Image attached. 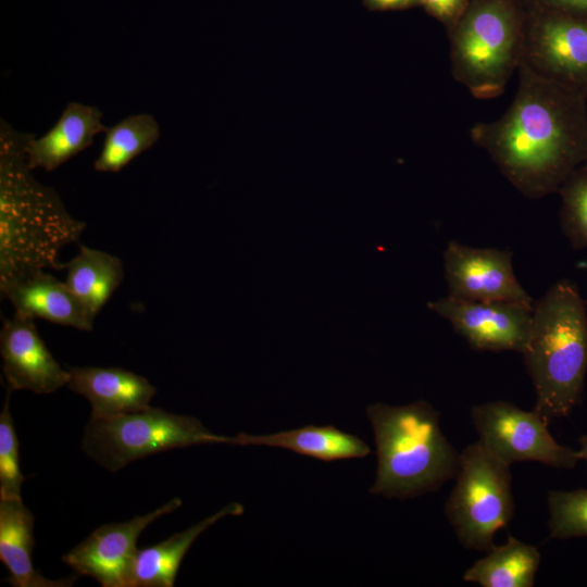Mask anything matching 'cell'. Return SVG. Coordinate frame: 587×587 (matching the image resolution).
<instances>
[{
    "label": "cell",
    "instance_id": "cell-1",
    "mask_svg": "<svg viewBox=\"0 0 587 587\" xmlns=\"http://www.w3.org/2000/svg\"><path fill=\"white\" fill-rule=\"evenodd\" d=\"M505 113L475 124L470 136L524 197L558 192L587 161V92L548 79L525 64Z\"/></svg>",
    "mask_w": 587,
    "mask_h": 587
},
{
    "label": "cell",
    "instance_id": "cell-2",
    "mask_svg": "<svg viewBox=\"0 0 587 587\" xmlns=\"http://www.w3.org/2000/svg\"><path fill=\"white\" fill-rule=\"evenodd\" d=\"M29 138L1 127L0 287L34 271L63 268L62 249L78 241L86 228L52 188L32 175Z\"/></svg>",
    "mask_w": 587,
    "mask_h": 587
},
{
    "label": "cell",
    "instance_id": "cell-3",
    "mask_svg": "<svg viewBox=\"0 0 587 587\" xmlns=\"http://www.w3.org/2000/svg\"><path fill=\"white\" fill-rule=\"evenodd\" d=\"M522 354L534 410L548 423L569 416L582 403L587 374V307L575 282L561 278L534 302Z\"/></svg>",
    "mask_w": 587,
    "mask_h": 587
},
{
    "label": "cell",
    "instance_id": "cell-4",
    "mask_svg": "<svg viewBox=\"0 0 587 587\" xmlns=\"http://www.w3.org/2000/svg\"><path fill=\"white\" fill-rule=\"evenodd\" d=\"M377 455L372 495L410 499L438 490L455 478L460 452L444 435L440 413L426 400L366 408Z\"/></svg>",
    "mask_w": 587,
    "mask_h": 587
},
{
    "label": "cell",
    "instance_id": "cell-5",
    "mask_svg": "<svg viewBox=\"0 0 587 587\" xmlns=\"http://www.w3.org/2000/svg\"><path fill=\"white\" fill-rule=\"evenodd\" d=\"M525 14L521 0H472L448 30L451 75L473 97H499L517 72Z\"/></svg>",
    "mask_w": 587,
    "mask_h": 587
},
{
    "label": "cell",
    "instance_id": "cell-6",
    "mask_svg": "<svg viewBox=\"0 0 587 587\" xmlns=\"http://www.w3.org/2000/svg\"><path fill=\"white\" fill-rule=\"evenodd\" d=\"M234 437L211 433L198 419L149 407L146 410L90 419L83 450L100 466L116 472L133 461L196 445L228 444Z\"/></svg>",
    "mask_w": 587,
    "mask_h": 587
},
{
    "label": "cell",
    "instance_id": "cell-7",
    "mask_svg": "<svg viewBox=\"0 0 587 587\" xmlns=\"http://www.w3.org/2000/svg\"><path fill=\"white\" fill-rule=\"evenodd\" d=\"M454 479L445 504L449 524L465 549L487 552L514 515L511 465L477 440L460 452Z\"/></svg>",
    "mask_w": 587,
    "mask_h": 587
},
{
    "label": "cell",
    "instance_id": "cell-8",
    "mask_svg": "<svg viewBox=\"0 0 587 587\" xmlns=\"http://www.w3.org/2000/svg\"><path fill=\"white\" fill-rule=\"evenodd\" d=\"M478 440L503 462H539L554 469H574L577 451L560 445L549 423L535 410L525 411L504 400H492L471 409Z\"/></svg>",
    "mask_w": 587,
    "mask_h": 587
},
{
    "label": "cell",
    "instance_id": "cell-9",
    "mask_svg": "<svg viewBox=\"0 0 587 587\" xmlns=\"http://www.w3.org/2000/svg\"><path fill=\"white\" fill-rule=\"evenodd\" d=\"M521 63L535 73L587 92V20L525 9Z\"/></svg>",
    "mask_w": 587,
    "mask_h": 587
},
{
    "label": "cell",
    "instance_id": "cell-10",
    "mask_svg": "<svg viewBox=\"0 0 587 587\" xmlns=\"http://www.w3.org/2000/svg\"><path fill=\"white\" fill-rule=\"evenodd\" d=\"M476 351H515L522 354L532 325L534 304L471 301L451 297L427 303Z\"/></svg>",
    "mask_w": 587,
    "mask_h": 587
},
{
    "label": "cell",
    "instance_id": "cell-11",
    "mask_svg": "<svg viewBox=\"0 0 587 587\" xmlns=\"http://www.w3.org/2000/svg\"><path fill=\"white\" fill-rule=\"evenodd\" d=\"M182 505L175 497L129 521L104 524L62 557L77 574L93 577L102 587H129L139 535L155 520Z\"/></svg>",
    "mask_w": 587,
    "mask_h": 587
},
{
    "label": "cell",
    "instance_id": "cell-12",
    "mask_svg": "<svg viewBox=\"0 0 587 587\" xmlns=\"http://www.w3.org/2000/svg\"><path fill=\"white\" fill-rule=\"evenodd\" d=\"M444 273L451 297L534 304L514 274L510 250L476 248L450 240L444 251Z\"/></svg>",
    "mask_w": 587,
    "mask_h": 587
},
{
    "label": "cell",
    "instance_id": "cell-13",
    "mask_svg": "<svg viewBox=\"0 0 587 587\" xmlns=\"http://www.w3.org/2000/svg\"><path fill=\"white\" fill-rule=\"evenodd\" d=\"M2 373L12 390L52 394L67 385L65 371L39 336L35 320L14 312L0 330Z\"/></svg>",
    "mask_w": 587,
    "mask_h": 587
},
{
    "label": "cell",
    "instance_id": "cell-14",
    "mask_svg": "<svg viewBox=\"0 0 587 587\" xmlns=\"http://www.w3.org/2000/svg\"><path fill=\"white\" fill-rule=\"evenodd\" d=\"M0 292L21 315L84 332H91L93 328L96 317L65 282H61L47 270L27 273L0 287Z\"/></svg>",
    "mask_w": 587,
    "mask_h": 587
},
{
    "label": "cell",
    "instance_id": "cell-15",
    "mask_svg": "<svg viewBox=\"0 0 587 587\" xmlns=\"http://www.w3.org/2000/svg\"><path fill=\"white\" fill-rule=\"evenodd\" d=\"M68 373L66 386L89 401L90 419L146 410L157 394L147 378L121 367L72 366Z\"/></svg>",
    "mask_w": 587,
    "mask_h": 587
},
{
    "label": "cell",
    "instance_id": "cell-16",
    "mask_svg": "<svg viewBox=\"0 0 587 587\" xmlns=\"http://www.w3.org/2000/svg\"><path fill=\"white\" fill-rule=\"evenodd\" d=\"M102 112L93 105L70 102L54 126L40 138L30 137L26 145L28 166L51 172L90 147L93 138L105 133Z\"/></svg>",
    "mask_w": 587,
    "mask_h": 587
},
{
    "label": "cell",
    "instance_id": "cell-17",
    "mask_svg": "<svg viewBox=\"0 0 587 587\" xmlns=\"http://www.w3.org/2000/svg\"><path fill=\"white\" fill-rule=\"evenodd\" d=\"M34 515L21 499H0V560L9 571L7 583L14 587H67L70 576L50 579L35 570L32 561Z\"/></svg>",
    "mask_w": 587,
    "mask_h": 587
},
{
    "label": "cell",
    "instance_id": "cell-18",
    "mask_svg": "<svg viewBox=\"0 0 587 587\" xmlns=\"http://www.w3.org/2000/svg\"><path fill=\"white\" fill-rule=\"evenodd\" d=\"M233 445L283 448L323 462L359 459L372 452L361 438L333 425H307L268 435L239 433L234 436Z\"/></svg>",
    "mask_w": 587,
    "mask_h": 587
},
{
    "label": "cell",
    "instance_id": "cell-19",
    "mask_svg": "<svg viewBox=\"0 0 587 587\" xmlns=\"http://www.w3.org/2000/svg\"><path fill=\"white\" fill-rule=\"evenodd\" d=\"M243 510V505L238 502L228 503L187 529L175 533L157 545L138 550L132 567L129 587L174 586L182 560L195 540L218 520L241 515Z\"/></svg>",
    "mask_w": 587,
    "mask_h": 587
},
{
    "label": "cell",
    "instance_id": "cell-20",
    "mask_svg": "<svg viewBox=\"0 0 587 587\" xmlns=\"http://www.w3.org/2000/svg\"><path fill=\"white\" fill-rule=\"evenodd\" d=\"M65 284L96 317L124 278L122 260L109 252L79 245L67 263Z\"/></svg>",
    "mask_w": 587,
    "mask_h": 587
},
{
    "label": "cell",
    "instance_id": "cell-21",
    "mask_svg": "<svg viewBox=\"0 0 587 587\" xmlns=\"http://www.w3.org/2000/svg\"><path fill=\"white\" fill-rule=\"evenodd\" d=\"M537 547L509 535L463 573V580L482 587H533L540 565Z\"/></svg>",
    "mask_w": 587,
    "mask_h": 587
},
{
    "label": "cell",
    "instance_id": "cell-22",
    "mask_svg": "<svg viewBox=\"0 0 587 587\" xmlns=\"http://www.w3.org/2000/svg\"><path fill=\"white\" fill-rule=\"evenodd\" d=\"M160 126L153 115H129L105 132L102 150L93 163L98 172L116 173L154 146Z\"/></svg>",
    "mask_w": 587,
    "mask_h": 587
},
{
    "label": "cell",
    "instance_id": "cell-23",
    "mask_svg": "<svg viewBox=\"0 0 587 587\" xmlns=\"http://www.w3.org/2000/svg\"><path fill=\"white\" fill-rule=\"evenodd\" d=\"M560 226L575 250L587 249V161L577 166L558 190Z\"/></svg>",
    "mask_w": 587,
    "mask_h": 587
},
{
    "label": "cell",
    "instance_id": "cell-24",
    "mask_svg": "<svg viewBox=\"0 0 587 587\" xmlns=\"http://www.w3.org/2000/svg\"><path fill=\"white\" fill-rule=\"evenodd\" d=\"M549 539L587 537V489L549 490Z\"/></svg>",
    "mask_w": 587,
    "mask_h": 587
},
{
    "label": "cell",
    "instance_id": "cell-25",
    "mask_svg": "<svg viewBox=\"0 0 587 587\" xmlns=\"http://www.w3.org/2000/svg\"><path fill=\"white\" fill-rule=\"evenodd\" d=\"M7 386L5 400L0 414V499H21L25 479L20 469L18 440L10 412V395Z\"/></svg>",
    "mask_w": 587,
    "mask_h": 587
},
{
    "label": "cell",
    "instance_id": "cell-26",
    "mask_svg": "<svg viewBox=\"0 0 587 587\" xmlns=\"http://www.w3.org/2000/svg\"><path fill=\"white\" fill-rule=\"evenodd\" d=\"M472 0H420L422 7L430 16L450 30L463 15Z\"/></svg>",
    "mask_w": 587,
    "mask_h": 587
},
{
    "label": "cell",
    "instance_id": "cell-27",
    "mask_svg": "<svg viewBox=\"0 0 587 587\" xmlns=\"http://www.w3.org/2000/svg\"><path fill=\"white\" fill-rule=\"evenodd\" d=\"M525 9L557 11L587 20V0H521Z\"/></svg>",
    "mask_w": 587,
    "mask_h": 587
},
{
    "label": "cell",
    "instance_id": "cell-28",
    "mask_svg": "<svg viewBox=\"0 0 587 587\" xmlns=\"http://www.w3.org/2000/svg\"><path fill=\"white\" fill-rule=\"evenodd\" d=\"M370 11H396L420 5V0H363Z\"/></svg>",
    "mask_w": 587,
    "mask_h": 587
},
{
    "label": "cell",
    "instance_id": "cell-29",
    "mask_svg": "<svg viewBox=\"0 0 587 587\" xmlns=\"http://www.w3.org/2000/svg\"><path fill=\"white\" fill-rule=\"evenodd\" d=\"M579 450H577V455L579 460H583L587 463V435H582L578 439Z\"/></svg>",
    "mask_w": 587,
    "mask_h": 587
}]
</instances>
